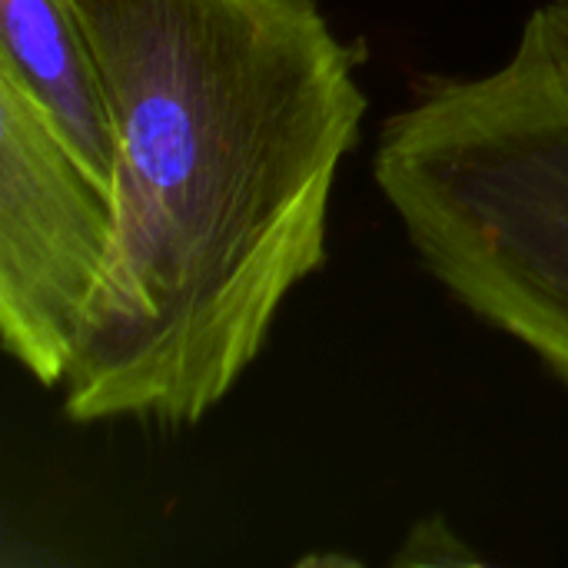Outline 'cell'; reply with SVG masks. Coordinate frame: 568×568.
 Wrapping results in <instances>:
<instances>
[{
  "label": "cell",
  "mask_w": 568,
  "mask_h": 568,
  "mask_svg": "<svg viewBox=\"0 0 568 568\" xmlns=\"http://www.w3.org/2000/svg\"><path fill=\"white\" fill-rule=\"evenodd\" d=\"M116 136V250L63 379L70 423L183 429L326 266L369 100L316 0H73Z\"/></svg>",
  "instance_id": "6da1fadb"
},
{
  "label": "cell",
  "mask_w": 568,
  "mask_h": 568,
  "mask_svg": "<svg viewBox=\"0 0 568 568\" xmlns=\"http://www.w3.org/2000/svg\"><path fill=\"white\" fill-rule=\"evenodd\" d=\"M373 180L426 273L568 393V0H539L493 70L389 113Z\"/></svg>",
  "instance_id": "7a4b0ae2"
},
{
  "label": "cell",
  "mask_w": 568,
  "mask_h": 568,
  "mask_svg": "<svg viewBox=\"0 0 568 568\" xmlns=\"http://www.w3.org/2000/svg\"><path fill=\"white\" fill-rule=\"evenodd\" d=\"M116 233L113 190L70 150L40 100L0 67V339L43 389L67 379Z\"/></svg>",
  "instance_id": "3957f363"
},
{
  "label": "cell",
  "mask_w": 568,
  "mask_h": 568,
  "mask_svg": "<svg viewBox=\"0 0 568 568\" xmlns=\"http://www.w3.org/2000/svg\"><path fill=\"white\" fill-rule=\"evenodd\" d=\"M0 67L40 100L70 150L113 190L116 136L73 0H0Z\"/></svg>",
  "instance_id": "277c9868"
}]
</instances>
